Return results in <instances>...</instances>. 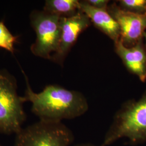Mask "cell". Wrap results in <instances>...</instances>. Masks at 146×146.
<instances>
[{
  "instance_id": "cell-1",
  "label": "cell",
  "mask_w": 146,
  "mask_h": 146,
  "mask_svg": "<svg viewBox=\"0 0 146 146\" xmlns=\"http://www.w3.org/2000/svg\"><path fill=\"white\" fill-rule=\"evenodd\" d=\"M26 89L23 96L31 104V112L40 120L62 122L72 120L84 114L88 110L87 100L84 94L69 90L58 84L46 86L42 92L35 93L31 88L26 73Z\"/></svg>"
},
{
  "instance_id": "cell-2",
  "label": "cell",
  "mask_w": 146,
  "mask_h": 146,
  "mask_svg": "<svg viewBox=\"0 0 146 146\" xmlns=\"http://www.w3.org/2000/svg\"><path fill=\"white\" fill-rule=\"evenodd\" d=\"M123 137L131 144L146 141V91L138 101L130 100L122 104L101 146H110Z\"/></svg>"
},
{
  "instance_id": "cell-3",
  "label": "cell",
  "mask_w": 146,
  "mask_h": 146,
  "mask_svg": "<svg viewBox=\"0 0 146 146\" xmlns=\"http://www.w3.org/2000/svg\"><path fill=\"white\" fill-rule=\"evenodd\" d=\"M23 96L17 93L15 78L5 69L0 70V133L17 134L23 128L27 115Z\"/></svg>"
},
{
  "instance_id": "cell-4",
  "label": "cell",
  "mask_w": 146,
  "mask_h": 146,
  "mask_svg": "<svg viewBox=\"0 0 146 146\" xmlns=\"http://www.w3.org/2000/svg\"><path fill=\"white\" fill-rule=\"evenodd\" d=\"M73 131L62 122L40 120L16 134L14 146H69Z\"/></svg>"
},
{
  "instance_id": "cell-5",
  "label": "cell",
  "mask_w": 146,
  "mask_h": 146,
  "mask_svg": "<svg viewBox=\"0 0 146 146\" xmlns=\"http://www.w3.org/2000/svg\"><path fill=\"white\" fill-rule=\"evenodd\" d=\"M60 19L58 16L43 10H34L31 13L30 23L36 35L30 48L34 55L50 60L58 51L61 36Z\"/></svg>"
},
{
  "instance_id": "cell-6",
  "label": "cell",
  "mask_w": 146,
  "mask_h": 146,
  "mask_svg": "<svg viewBox=\"0 0 146 146\" xmlns=\"http://www.w3.org/2000/svg\"><path fill=\"white\" fill-rule=\"evenodd\" d=\"M107 11L120 27V40L126 47H133L143 38L146 29V14H137L122 10L116 2L108 5Z\"/></svg>"
},
{
  "instance_id": "cell-7",
  "label": "cell",
  "mask_w": 146,
  "mask_h": 146,
  "mask_svg": "<svg viewBox=\"0 0 146 146\" xmlns=\"http://www.w3.org/2000/svg\"><path fill=\"white\" fill-rule=\"evenodd\" d=\"M92 24L88 17L81 11L69 17L60 19L61 36L58 51L50 60L63 66L64 60L80 35Z\"/></svg>"
},
{
  "instance_id": "cell-8",
  "label": "cell",
  "mask_w": 146,
  "mask_h": 146,
  "mask_svg": "<svg viewBox=\"0 0 146 146\" xmlns=\"http://www.w3.org/2000/svg\"><path fill=\"white\" fill-rule=\"evenodd\" d=\"M115 51L128 70L139 77L142 82L146 80V48L143 38L133 47L128 48L120 40L114 43Z\"/></svg>"
},
{
  "instance_id": "cell-9",
  "label": "cell",
  "mask_w": 146,
  "mask_h": 146,
  "mask_svg": "<svg viewBox=\"0 0 146 146\" xmlns=\"http://www.w3.org/2000/svg\"><path fill=\"white\" fill-rule=\"evenodd\" d=\"M80 11L87 16L95 27L106 34L114 43L120 40V29L118 23L107 9H99L88 5L86 1H80Z\"/></svg>"
},
{
  "instance_id": "cell-10",
  "label": "cell",
  "mask_w": 146,
  "mask_h": 146,
  "mask_svg": "<svg viewBox=\"0 0 146 146\" xmlns=\"http://www.w3.org/2000/svg\"><path fill=\"white\" fill-rule=\"evenodd\" d=\"M80 4L78 0H47L43 10L60 18L69 17L80 11Z\"/></svg>"
},
{
  "instance_id": "cell-11",
  "label": "cell",
  "mask_w": 146,
  "mask_h": 146,
  "mask_svg": "<svg viewBox=\"0 0 146 146\" xmlns=\"http://www.w3.org/2000/svg\"><path fill=\"white\" fill-rule=\"evenodd\" d=\"M18 36L14 35L6 27L3 21H0V48L14 54V46Z\"/></svg>"
},
{
  "instance_id": "cell-12",
  "label": "cell",
  "mask_w": 146,
  "mask_h": 146,
  "mask_svg": "<svg viewBox=\"0 0 146 146\" xmlns=\"http://www.w3.org/2000/svg\"><path fill=\"white\" fill-rule=\"evenodd\" d=\"M117 2L123 11L137 14H146V0H120Z\"/></svg>"
},
{
  "instance_id": "cell-13",
  "label": "cell",
  "mask_w": 146,
  "mask_h": 146,
  "mask_svg": "<svg viewBox=\"0 0 146 146\" xmlns=\"http://www.w3.org/2000/svg\"><path fill=\"white\" fill-rule=\"evenodd\" d=\"M87 3L97 9H107L108 7V0H87Z\"/></svg>"
},
{
  "instance_id": "cell-14",
  "label": "cell",
  "mask_w": 146,
  "mask_h": 146,
  "mask_svg": "<svg viewBox=\"0 0 146 146\" xmlns=\"http://www.w3.org/2000/svg\"><path fill=\"white\" fill-rule=\"evenodd\" d=\"M97 146V145H95L93 143H79V144H76L75 145V146Z\"/></svg>"
},
{
  "instance_id": "cell-15",
  "label": "cell",
  "mask_w": 146,
  "mask_h": 146,
  "mask_svg": "<svg viewBox=\"0 0 146 146\" xmlns=\"http://www.w3.org/2000/svg\"><path fill=\"white\" fill-rule=\"evenodd\" d=\"M143 38H145V41H146V31H145L143 34Z\"/></svg>"
},
{
  "instance_id": "cell-16",
  "label": "cell",
  "mask_w": 146,
  "mask_h": 146,
  "mask_svg": "<svg viewBox=\"0 0 146 146\" xmlns=\"http://www.w3.org/2000/svg\"><path fill=\"white\" fill-rule=\"evenodd\" d=\"M0 146H3V145H1V143H0Z\"/></svg>"
}]
</instances>
